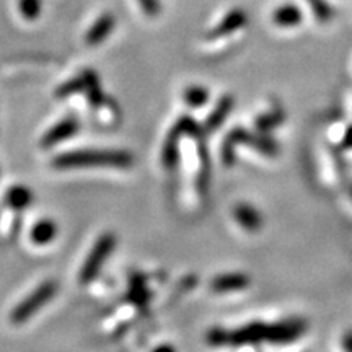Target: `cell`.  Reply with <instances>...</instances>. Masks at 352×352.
<instances>
[{
  "mask_svg": "<svg viewBox=\"0 0 352 352\" xmlns=\"http://www.w3.org/2000/svg\"><path fill=\"white\" fill-rule=\"evenodd\" d=\"M134 164V158L126 151H72L57 155L52 166L57 170L82 168V166H120L127 168Z\"/></svg>",
  "mask_w": 352,
  "mask_h": 352,
  "instance_id": "cell-1",
  "label": "cell"
},
{
  "mask_svg": "<svg viewBox=\"0 0 352 352\" xmlns=\"http://www.w3.org/2000/svg\"><path fill=\"white\" fill-rule=\"evenodd\" d=\"M114 245H116V236L109 232L103 233V235L96 240L95 246L91 248V252L87 256L85 263H83L80 276H78V279H80V283L83 285L90 284L91 280H95V277L100 274V270L103 267L104 261H107L109 254L113 253Z\"/></svg>",
  "mask_w": 352,
  "mask_h": 352,
  "instance_id": "cell-2",
  "label": "cell"
},
{
  "mask_svg": "<svg viewBox=\"0 0 352 352\" xmlns=\"http://www.w3.org/2000/svg\"><path fill=\"white\" fill-rule=\"evenodd\" d=\"M56 292H57L56 280H46V283L38 285V287L34 289L23 302H20L19 305L15 307V310H13L10 315V320L15 324L25 323L26 320H30L34 314H36L39 308L46 305V303L56 296Z\"/></svg>",
  "mask_w": 352,
  "mask_h": 352,
  "instance_id": "cell-3",
  "label": "cell"
},
{
  "mask_svg": "<svg viewBox=\"0 0 352 352\" xmlns=\"http://www.w3.org/2000/svg\"><path fill=\"white\" fill-rule=\"evenodd\" d=\"M308 323L302 318H289L277 321L274 324H266V341L272 344H287L297 341L307 333Z\"/></svg>",
  "mask_w": 352,
  "mask_h": 352,
  "instance_id": "cell-4",
  "label": "cell"
},
{
  "mask_svg": "<svg viewBox=\"0 0 352 352\" xmlns=\"http://www.w3.org/2000/svg\"><path fill=\"white\" fill-rule=\"evenodd\" d=\"M246 20H248V16H246L243 8H232V10L208 33V39H220L239 32L241 26H245Z\"/></svg>",
  "mask_w": 352,
  "mask_h": 352,
  "instance_id": "cell-5",
  "label": "cell"
},
{
  "mask_svg": "<svg viewBox=\"0 0 352 352\" xmlns=\"http://www.w3.org/2000/svg\"><path fill=\"white\" fill-rule=\"evenodd\" d=\"M241 144L250 145L254 151L261 152L266 157H277L279 153V145L272 138L267 135V132H259V131H246L241 127L240 131Z\"/></svg>",
  "mask_w": 352,
  "mask_h": 352,
  "instance_id": "cell-6",
  "label": "cell"
},
{
  "mask_svg": "<svg viewBox=\"0 0 352 352\" xmlns=\"http://www.w3.org/2000/svg\"><path fill=\"white\" fill-rule=\"evenodd\" d=\"M80 122H78L74 116L65 118V120L59 121L54 127H51L41 139V147L43 148H51L63 140L72 138L74 134H77Z\"/></svg>",
  "mask_w": 352,
  "mask_h": 352,
  "instance_id": "cell-7",
  "label": "cell"
},
{
  "mask_svg": "<svg viewBox=\"0 0 352 352\" xmlns=\"http://www.w3.org/2000/svg\"><path fill=\"white\" fill-rule=\"evenodd\" d=\"M266 340V324L261 321H253V323L245 324L235 331L228 334V344L243 346V344H256Z\"/></svg>",
  "mask_w": 352,
  "mask_h": 352,
  "instance_id": "cell-8",
  "label": "cell"
},
{
  "mask_svg": "<svg viewBox=\"0 0 352 352\" xmlns=\"http://www.w3.org/2000/svg\"><path fill=\"white\" fill-rule=\"evenodd\" d=\"M252 284V279L243 272H230V274L217 276L210 283V289L215 294H230L239 292V290H245Z\"/></svg>",
  "mask_w": 352,
  "mask_h": 352,
  "instance_id": "cell-9",
  "label": "cell"
},
{
  "mask_svg": "<svg viewBox=\"0 0 352 352\" xmlns=\"http://www.w3.org/2000/svg\"><path fill=\"white\" fill-rule=\"evenodd\" d=\"M114 25H116V19H114L113 13H103L98 20L95 21L94 26L88 30L85 34V43L88 46H98L107 39L111 32L114 30Z\"/></svg>",
  "mask_w": 352,
  "mask_h": 352,
  "instance_id": "cell-10",
  "label": "cell"
},
{
  "mask_svg": "<svg viewBox=\"0 0 352 352\" xmlns=\"http://www.w3.org/2000/svg\"><path fill=\"white\" fill-rule=\"evenodd\" d=\"M233 215H235L236 222L248 232H258L263 227V215L252 204L240 202L233 209Z\"/></svg>",
  "mask_w": 352,
  "mask_h": 352,
  "instance_id": "cell-11",
  "label": "cell"
},
{
  "mask_svg": "<svg viewBox=\"0 0 352 352\" xmlns=\"http://www.w3.org/2000/svg\"><path fill=\"white\" fill-rule=\"evenodd\" d=\"M233 108V96L232 95H223L222 98L217 101L215 108L210 111L209 118L204 122V131L206 132H214L217 131L220 126L223 124L227 120V116L230 114Z\"/></svg>",
  "mask_w": 352,
  "mask_h": 352,
  "instance_id": "cell-12",
  "label": "cell"
},
{
  "mask_svg": "<svg viewBox=\"0 0 352 352\" xmlns=\"http://www.w3.org/2000/svg\"><path fill=\"white\" fill-rule=\"evenodd\" d=\"M182 135H184L183 131L179 129L178 124H175L173 129L170 131L168 138L165 140L164 151H162V162H164L166 170H173L176 164H178L179 160L178 144H179V139H182Z\"/></svg>",
  "mask_w": 352,
  "mask_h": 352,
  "instance_id": "cell-13",
  "label": "cell"
},
{
  "mask_svg": "<svg viewBox=\"0 0 352 352\" xmlns=\"http://www.w3.org/2000/svg\"><path fill=\"white\" fill-rule=\"evenodd\" d=\"M303 13L300 8L294 3H285V6H280L272 15V21L280 28H294L298 23H302Z\"/></svg>",
  "mask_w": 352,
  "mask_h": 352,
  "instance_id": "cell-14",
  "label": "cell"
},
{
  "mask_svg": "<svg viewBox=\"0 0 352 352\" xmlns=\"http://www.w3.org/2000/svg\"><path fill=\"white\" fill-rule=\"evenodd\" d=\"M33 202V192L26 186H13L7 191L6 204L15 210H23Z\"/></svg>",
  "mask_w": 352,
  "mask_h": 352,
  "instance_id": "cell-15",
  "label": "cell"
},
{
  "mask_svg": "<svg viewBox=\"0 0 352 352\" xmlns=\"http://www.w3.org/2000/svg\"><path fill=\"white\" fill-rule=\"evenodd\" d=\"M57 226L50 219H43L32 228V240L36 245H47L56 239Z\"/></svg>",
  "mask_w": 352,
  "mask_h": 352,
  "instance_id": "cell-16",
  "label": "cell"
},
{
  "mask_svg": "<svg viewBox=\"0 0 352 352\" xmlns=\"http://www.w3.org/2000/svg\"><path fill=\"white\" fill-rule=\"evenodd\" d=\"M83 76L87 78V90L85 94L88 96V101L91 103V107L98 108L107 101L103 90H101L98 76H96L95 70H83Z\"/></svg>",
  "mask_w": 352,
  "mask_h": 352,
  "instance_id": "cell-17",
  "label": "cell"
},
{
  "mask_svg": "<svg viewBox=\"0 0 352 352\" xmlns=\"http://www.w3.org/2000/svg\"><path fill=\"white\" fill-rule=\"evenodd\" d=\"M241 144L240 140V127H235L227 134L226 140H223L222 148H220V155H222V162L223 165L232 166L235 164V153H236V147Z\"/></svg>",
  "mask_w": 352,
  "mask_h": 352,
  "instance_id": "cell-18",
  "label": "cell"
},
{
  "mask_svg": "<svg viewBox=\"0 0 352 352\" xmlns=\"http://www.w3.org/2000/svg\"><path fill=\"white\" fill-rule=\"evenodd\" d=\"M285 120V114L280 108H274L271 111L261 114L254 121V129L259 132H270L274 131L276 127H279Z\"/></svg>",
  "mask_w": 352,
  "mask_h": 352,
  "instance_id": "cell-19",
  "label": "cell"
},
{
  "mask_svg": "<svg viewBox=\"0 0 352 352\" xmlns=\"http://www.w3.org/2000/svg\"><path fill=\"white\" fill-rule=\"evenodd\" d=\"M87 90V78L83 76V72L80 76L70 78L65 83H63L59 88L56 90V98H69V96L82 94V91Z\"/></svg>",
  "mask_w": 352,
  "mask_h": 352,
  "instance_id": "cell-20",
  "label": "cell"
},
{
  "mask_svg": "<svg viewBox=\"0 0 352 352\" xmlns=\"http://www.w3.org/2000/svg\"><path fill=\"white\" fill-rule=\"evenodd\" d=\"M209 98H210L209 90L201 85H191L184 90V101H186L191 108L204 107V104L209 101Z\"/></svg>",
  "mask_w": 352,
  "mask_h": 352,
  "instance_id": "cell-21",
  "label": "cell"
},
{
  "mask_svg": "<svg viewBox=\"0 0 352 352\" xmlns=\"http://www.w3.org/2000/svg\"><path fill=\"white\" fill-rule=\"evenodd\" d=\"M307 2L320 23H327V21H329L334 16L333 8L327 0H307Z\"/></svg>",
  "mask_w": 352,
  "mask_h": 352,
  "instance_id": "cell-22",
  "label": "cell"
},
{
  "mask_svg": "<svg viewBox=\"0 0 352 352\" xmlns=\"http://www.w3.org/2000/svg\"><path fill=\"white\" fill-rule=\"evenodd\" d=\"M19 10L25 20H36L41 15L43 0H19Z\"/></svg>",
  "mask_w": 352,
  "mask_h": 352,
  "instance_id": "cell-23",
  "label": "cell"
},
{
  "mask_svg": "<svg viewBox=\"0 0 352 352\" xmlns=\"http://www.w3.org/2000/svg\"><path fill=\"white\" fill-rule=\"evenodd\" d=\"M140 8H142L144 13L151 19H155L162 13V3L160 0H138Z\"/></svg>",
  "mask_w": 352,
  "mask_h": 352,
  "instance_id": "cell-24",
  "label": "cell"
},
{
  "mask_svg": "<svg viewBox=\"0 0 352 352\" xmlns=\"http://www.w3.org/2000/svg\"><path fill=\"white\" fill-rule=\"evenodd\" d=\"M228 334H230V331H226L222 328H212L208 334V341L212 346L228 344Z\"/></svg>",
  "mask_w": 352,
  "mask_h": 352,
  "instance_id": "cell-25",
  "label": "cell"
},
{
  "mask_svg": "<svg viewBox=\"0 0 352 352\" xmlns=\"http://www.w3.org/2000/svg\"><path fill=\"white\" fill-rule=\"evenodd\" d=\"M131 298H132V302L139 303V305H145L148 300V292H147V289H145V285L144 284L134 285L131 290Z\"/></svg>",
  "mask_w": 352,
  "mask_h": 352,
  "instance_id": "cell-26",
  "label": "cell"
},
{
  "mask_svg": "<svg viewBox=\"0 0 352 352\" xmlns=\"http://www.w3.org/2000/svg\"><path fill=\"white\" fill-rule=\"evenodd\" d=\"M340 147L342 148V151H351L352 148V126H349L346 129L344 135H342V139H341Z\"/></svg>",
  "mask_w": 352,
  "mask_h": 352,
  "instance_id": "cell-27",
  "label": "cell"
},
{
  "mask_svg": "<svg viewBox=\"0 0 352 352\" xmlns=\"http://www.w3.org/2000/svg\"><path fill=\"white\" fill-rule=\"evenodd\" d=\"M342 347H344L346 351H352V331H349L344 338H342Z\"/></svg>",
  "mask_w": 352,
  "mask_h": 352,
  "instance_id": "cell-28",
  "label": "cell"
},
{
  "mask_svg": "<svg viewBox=\"0 0 352 352\" xmlns=\"http://www.w3.org/2000/svg\"><path fill=\"white\" fill-rule=\"evenodd\" d=\"M351 192H352V189H351Z\"/></svg>",
  "mask_w": 352,
  "mask_h": 352,
  "instance_id": "cell-29",
  "label": "cell"
}]
</instances>
